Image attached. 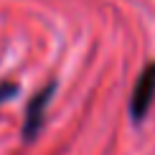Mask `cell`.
<instances>
[{
	"label": "cell",
	"instance_id": "2",
	"mask_svg": "<svg viewBox=\"0 0 155 155\" xmlns=\"http://www.w3.org/2000/svg\"><path fill=\"white\" fill-rule=\"evenodd\" d=\"M153 102H155V61L143 69V74L135 81L132 97H130V117L135 125H140L147 117Z\"/></svg>",
	"mask_w": 155,
	"mask_h": 155
},
{
	"label": "cell",
	"instance_id": "3",
	"mask_svg": "<svg viewBox=\"0 0 155 155\" xmlns=\"http://www.w3.org/2000/svg\"><path fill=\"white\" fill-rule=\"evenodd\" d=\"M15 94H18V84L15 81H0V104L13 99Z\"/></svg>",
	"mask_w": 155,
	"mask_h": 155
},
{
	"label": "cell",
	"instance_id": "1",
	"mask_svg": "<svg viewBox=\"0 0 155 155\" xmlns=\"http://www.w3.org/2000/svg\"><path fill=\"white\" fill-rule=\"evenodd\" d=\"M54 92H56V81H48L46 87H41L28 99L25 117H23V130H21L23 143H33L38 135H41V130L46 127V112H48L51 99H54Z\"/></svg>",
	"mask_w": 155,
	"mask_h": 155
}]
</instances>
